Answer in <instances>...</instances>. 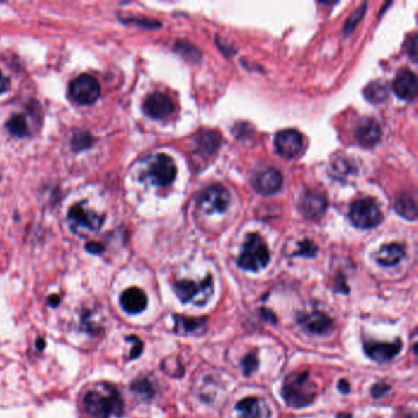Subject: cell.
Segmentation results:
<instances>
[{
    "mask_svg": "<svg viewBox=\"0 0 418 418\" xmlns=\"http://www.w3.org/2000/svg\"><path fill=\"white\" fill-rule=\"evenodd\" d=\"M77 409L81 418L120 417L124 411V400L116 385L102 380L93 381L79 393Z\"/></svg>",
    "mask_w": 418,
    "mask_h": 418,
    "instance_id": "cell-1",
    "label": "cell"
},
{
    "mask_svg": "<svg viewBox=\"0 0 418 418\" xmlns=\"http://www.w3.org/2000/svg\"><path fill=\"white\" fill-rule=\"evenodd\" d=\"M281 393L289 407L303 409L315 400L318 388L308 372H294L285 379Z\"/></svg>",
    "mask_w": 418,
    "mask_h": 418,
    "instance_id": "cell-2",
    "label": "cell"
},
{
    "mask_svg": "<svg viewBox=\"0 0 418 418\" xmlns=\"http://www.w3.org/2000/svg\"><path fill=\"white\" fill-rule=\"evenodd\" d=\"M269 261L270 252L264 240L256 233L249 235L238 258L240 268L256 273L264 269L265 266L269 264Z\"/></svg>",
    "mask_w": 418,
    "mask_h": 418,
    "instance_id": "cell-3",
    "label": "cell"
},
{
    "mask_svg": "<svg viewBox=\"0 0 418 418\" xmlns=\"http://www.w3.org/2000/svg\"><path fill=\"white\" fill-rule=\"evenodd\" d=\"M174 292L183 303H194L195 306H204L214 294V282L211 276L200 282L182 280L174 285Z\"/></svg>",
    "mask_w": 418,
    "mask_h": 418,
    "instance_id": "cell-4",
    "label": "cell"
},
{
    "mask_svg": "<svg viewBox=\"0 0 418 418\" xmlns=\"http://www.w3.org/2000/svg\"><path fill=\"white\" fill-rule=\"evenodd\" d=\"M101 87L96 79L87 74H82L74 79L69 85V96L77 105L89 106L98 100Z\"/></svg>",
    "mask_w": 418,
    "mask_h": 418,
    "instance_id": "cell-5",
    "label": "cell"
},
{
    "mask_svg": "<svg viewBox=\"0 0 418 418\" xmlns=\"http://www.w3.org/2000/svg\"><path fill=\"white\" fill-rule=\"evenodd\" d=\"M350 220L360 228H373L383 220V214L373 199H360L352 204Z\"/></svg>",
    "mask_w": 418,
    "mask_h": 418,
    "instance_id": "cell-6",
    "label": "cell"
},
{
    "mask_svg": "<svg viewBox=\"0 0 418 418\" xmlns=\"http://www.w3.org/2000/svg\"><path fill=\"white\" fill-rule=\"evenodd\" d=\"M177 174V167L174 159L164 154L156 155L150 159L148 166V178L157 187H169Z\"/></svg>",
    "mask_w": 418,
    "mask_h": 418,
    "instance_id": "cell-7",
    "label": "cell"
},
{
    "mask_svg": "<svg viewBox=\"0 0 418 418\" xmlns=\"http://www.w3.org/2000/svg\"><path fill=\"white\" fill-rule=\"evenodd\" d=\"M67 221L74 232H96L101 228L103 216L84 207V204H77L70 207L67 212Z\"/></svg>",
    "mask_w": 418,
    "mask_h": 418,
    "instance_id": "cell-8",
    "label": "cell"
},
{
    "mask_svg": "<svg viewBox=\"0 0 418 418\" xmlns=\"http://www.w3.org/2000/svg\"><path fill=\"white\" fill-rule=\"evenodd\" d=\"M231 202V195L222 185L207 188L199 197V207L207 214H222L227 210Z\"/></svg>",
    "mask_w": 418,
    "mask_h": 418,
    "instance_id": "cell-9",
    "label": "cell"
},
{
    "mask_svg": "<svg viewBox=\"0 0 418 418\" xmlns=\"http://www.w3.org/2000/svg\"><path fill=\"white\" fill-rule=\"evenodd\" d=\"M275 148L280 156L285 159H294L302 151V135L297 130H282L275 138Z\"/></svg>",
    "mask_w": 418,
    "mask_h": 418,
    "instance_id": "cell-10",
    "label": "cell"
},
{
    "mask_svg": "<svg viewBox=\"0 0 418 418\" xmlns=\"http://www.w3.org/2000/svg\"><path fill=\"white\" fill-rule=\"evenodd\" d=\"M327 197L322 192L309 190L299 202V211L307 220L317 221L327 211Z\"/></svg>",
    "mask_w": 418,
    "mask_h": 418,
    "instance_id": "cell-11",
    "label": "cell"
},
{
    "mask_svg": "<svg viewBox=\"0 0 418 418\" xmlns=\"http://www.w3.org/2000/svg\"><path fill=\"white\" fill-rule=\"evenodd\" d=\"M252 183L256 192L263 195H271L281 189L282 177L277 169L265 167L254 174Z\"/></svg>",
    "mask_w": 418,
    "mask_h": 418,
    "instance_id": "cell-12",
    "label": "cell"
},
{
    "mask_svg": "<svg viewBox=\"0 0 418 418\" xmlns=\"http://www.w3.org/2000/svg\"><path fill=\"white\" fill-rule=\"evenodd\" d=\"M145 115L149 116L152 119H164L172 115L174 106V102L167 95L156 92L150 95L144 102Z\"/></svg>",
    "mask_w": 418,
    "mask_h": 418,
    "instance_id": "cell-13",
    "label": "cell"
},
{
    "mask_svg": "<svg viewBox=\"0 0 418 418\" xmlns=\"http://www.w3.org/2000/svg\"><path fill=\"white\" fill-rule=\"evenodd\" d=\"M299 324L301 327L311 334L324 335L332 330V318L324 312L313 311V312L303 313L299 315Z\"/></svg>",
    "mask_w": 418,
    "mask_h": 418,
    "instance_id": "cell-14",
    "label": "cell"
},
{
    "mask_svg": "<svg viewBox=\"0 0 418 418\" xmlns=\"http://www.w3.org/2000/svg\"><path fill=\"white\" fill-rule=\"evenodd\" d=\"M401 346L403 344L400 340L394 342L367 341L365 344V351L367 356L373 360L388 362L399 353Z\"/></svg>",
    "mask_w": 418,
    "mask_h": 418,
    "instance_id": "cell-15",
    "label": "cell"
},
{
    "mask_svg": "<svg viewBox=\"0 0 418 418\" xmlns=\"http://www.w3.org/2000/svg\"><path fill=\"white\" fill-rule=\"evenodd\" d=\"M395 95L405 101H412L417 96V79L411 70L404 69L395 77L393 84Z\"/></svg>",
    "mask_w": 418,
    "mask_h": 418,
    "instance_id": "cell-16",
    "label": "cell"
},
{
    "mask_svg": "<svg viewBox=\"0 0 418 418\" xmlns=\"http://www.w3.org/2000/svg\"><path fill=\"white\" fill-rule=\"evenodd\" d=\"M120 308L128 314H139L148 307V296L139 287H130L122 292L119 297Z\"/></svg>",
    "mask_w": 418,
    "mask_h": 418,
    "instance_id": "cell-17",
    "label": "cell"
},
{
    "mask_svg": "<svg viewBox=\"0 0 418 418\" xmlns=\"http://www.w3.org/2000/svg\"><path fill=\"white\" fill-rule=\"evenodd\" d=\"M270 410L264 400L245 398L236 405V418H270Z\"/></svg>",
    "mask_w": 418,
    "mask_h": 418,
    "instance_id": "cell-18",
    "label": "cell"
},
{
    "mask_svg": "<svg viewBox=\"0 0 418 418\" xmlns=\"http://www.w3.org/2000/svg\"><path fill=\"white\" fill-rule=\"evenodd\" d=\"M381 129L380 125L372 118H363L356 128V139L365 148L374 146L380 140Z\"/></svg>",
    "mask_w": 418,
    "mask_h": 418,
    "instance_id": "cell-19",
    "label": "cell"
},
{
    "mask_svg": "<svg viewBox=\"0 0 418 418\" xmlns=\"http://www.w3.org/2000/svg\"><path fill=\"white\" fill-rule=\"evenodd\" d=\"M207 318L174 315V332L182 335H200L207 330Z\"/></svg>",
    "mask_w": 418,
    "mask_h": 418,
    "instance_id": "cell-20",
    "label": "cell"
},
{
    "mask_svg": "<svg viewBox=\"0 0 418 418\" xmlns=\"http://www.w3.org/2000/svg\"><path fill=\"white\" fill-rule=\"evenodd\" d=\"M405 256V248L401 244L384 245L377 254V261L383 266H394L399 264Z\"/></svg>",
    "mask_w": 418,
    "mask_h": 418,
    "instance_id": "cell-21",
    "label": "cell"
},
{
    "mask_svg": "<svg viewBox=\"0 0 418 418\" xmlns=\"http://www.w3.org/2000/svg\"><path fill=\"white\" fill-rule=\"evenodd\" d=\"M197 146L199 154L209 157L216 152L220 146V136L215 131L204 130L197 136Z\"/></svg>",
    "mask_w": 418,
    "mask_h": 418,
    "instance_id": "cell-22",
    "label": "cell"
},
{
    "mask_svg": "<svg viewBox=\"0 0 418 418\" xmlns=\"http://www.w3.org/2000/svg\"><path fill=\"white\" fill-rule=\"evenodd\" d=\"M395 210L399 215L405 217V218H409L411 221L416 220V216H417L416 202H414L412 197H410L409 194H401V195L396 197Z\"/></svg>",
    "mask_w": 418,
    "mask_h": 418,
    "instance_id": "cell-23",
    "label": "cell"
},
{
    "mask_svg": "<svg viewBox=\"0 0 418 418\" xmlns=\"http://www.w3.org/2000/svg\"><path fill=\"white\" fill-rule=\"evenodd\" d=\"M363 95L367 98V101L378 105L388 98V89L381 82H370V85H367L363 90Z\"/></svg>",
    "mask_w": 418,
    "mask_h": 418,
    "instance_id": "cell-24",
    "label": "cell"
},
{
    "mask_svg": "<svg viewBox=\"0 0 418 418\" xmlns=\"http://www.w3.org/2000/svg\"><path fill=\"white\" fill-rule=\"evenodd\" d=\"M6 128H8L10 134L16 136V138H24V136L29 134L27 122L25 119V117L21 116V115H14V116L11 117L6 123Z\"/></svg>",
    "mask_w": 418,
    "mask_h": 418,
    "instance_id": "cell-25",
    "label": "cell"
},
{
    "mask_svg": "<svg viewBox=\"0 0 418 418\" xmlns=\"http://www.w3.org/2000/svg\"><path fill=\"white\" fill-rule=\"evenodd\" d=\"M93 139L91 135L86 131H79L72 136V146L74 151H84V150L91 148Z\"/></svg>",
    "mask_w": 418,
    "mask_h": 418,
    "instance_id": "cell-26",
    "label": "cell"
},
{
    "mask_svg": "<svg viewBox=\"0 0 418 418\" xmlns=\"http://www.w3.org/2000/svg\"><path fill=\"white\" fill-rule=\"evenodd\" d=\"M133 390L136 394L144 398V399H150L154 396L155 389L154 385L151 384V381L146 378H141L138 379L133 384Z\"/></svg>",
    "mask_w": 418,
    "mask_h": 418,
    "instance_id": "cell-27",
    "label": "cell"
},
{
    "mask_svg": "<svg viewBox=\"0 0 418 418\" xmlns=\"http://www.w3.org/2000/svg\"><path fill=\"white\" fill-rule=\"evenodd\" d=\"M176 51L184 58H188L189 60H192V62L199 60L200 55H202L195 47H192V44H188V42H178V44H176Z\"/></svg>",
    "mask_w": 418,
    "mask_h": 418,
    "instance_id": "cell-28",
    "label": "cell"
},
{
    "mask_svg": "<svg viewBox=\"0 0 418 418\" xmlns=\"http://www.w3.org/2000/svg\"><path fill=\"white\" fill-rule=\"evenodd\" d=\"M242 368H243L244 375H250L252 373H254L256 368H258V358L255 356V353H249L242 360Z\"/></svg>",
    "mask_w": 418,
    "mask_h": 418,
    "instance_id": "cell-29",
    "label": "cell"
},
{
    "mask_svg": "<svg viewBox=\"0 0 418 418\" xmlns=\"http://www.w3.org/2000/svg\"><path fill=\"white\" fill-rule=\"evenodd\" d=\"M365 4H363L362 6H360V8H358V9H357L356 11L353 13V14H352L351 18L348 19V21H347L346 27H345L346 34H351L352 31L355 30L357 24H358V22L360 21V19H362V16L365 15Z\"/></svg>",
    "mask_w": 418,
    "mask_h": 418,
    "instance_id": "cell-30",
    "label": "cell"
},
{
    "mask_svg": "<svg viewBox=\"0 0 418 418\" xmlns=\"http://www.w3.org/2000/svg\"><path fill=\"white\" fill-rule=\"evenodd\" d=\"M317 253V247L314 245V243L312 242H309V240H306V242H303L301 247H299V252L297 253H294V255H303V256H314Z\"/></svg>",
    "mask_w": 418,
    "mask_h": 418,
    "instance_id": "cell-31",
    "label": "cell"
},
{
    "mask_svg": "<svg viewBox=\"0 0 418 418\" xmlns=\"http://www.w3.org/2000/svg\"><path fill=\"white\" fill-rule=\"evenodd\" d=\"M390 390V386L385 383H379V384H375L372 389V395L374 396L375 399H379L383 395L386 394Z\"/></svg>",
    "mask_w": 418,
    "mask_h": 418,
    "instance_id": "cell-32",
    "label": "cell"
},
{
    "mask_svg": "<svg viewBox=\"0 0 418 418\" xmlns=\"http://www.w3.org/2000/svg\"><path fill=\"white\" fill-rule=\"evenodd\" d=\"M86 250L92 253V254H100L105 250V247L100 244V243H97V242H90L86 244Z\"/></svg>",
    "mask_w": 418,
    "mask_h": 418,
    "instance_id": "cell-33",
    "label": "cell"
},
{
    "mask_svg": "<svg viewBox=\"0 0 418 418\" xmlns=\"http://www.w3.org/2000/svg\"><path fill=\"white\" fill-rule=\"evenodd\" d=\"M10 90V80L5 77L3 72H0V95H3L5 92Z\"/></svg>",
    "mask_w": 418,
    "mask_h": 418,
    "instance_id": "cell-34",
    "label": "cell"
},
{
    "mask_svg": "<svg viewBox=\"0 0 418 418\" xmlns=\"http://www.w3.org/2000/svg\"><path fill=\"white\" fill-rule=\"evenodd\" d=\"M409 44H411V46H409V54L411 55L412 60H416V58H417V51H416V48H417V41H416L414 34L409 39Z\"/></svg>",
    "mask_w": 418,
    "mask_h": 418,
    "instance_id": "cell-35",
    "label": "cell"
},
{
    "mask_svg": "<svg viewBox=\"0 0 418 418\" xmlns=\"http://www.w3.org/2000/svg\"><path fill=\"white\" fill-rule=\"evenodd\" d=\"M339 390H341L342 393H348L350 391V384L347 383L346 380H340L339 383Z\"/></svg>",
    "mask_w": 418,
    "mask_h": 418,
    "instance_id": "cell-36",
    "label": "cell"
},
{
    "mask_svg": "<svg viewBox=\"0 0 418 418\" xmlns=\"http://www.w3.org/2000/svg\"><path fill=\"white\" fill-rule=\"evenodd\" d=\"M337 418H351V416L347 414H339V416H337Z\"/></svg>",
    "mask_w": 418,
    "mask_h": 418,
    "instance_id": "cell-37",
    "label": "cell"
},
{
    "mask_svg": "<svg viewBox=\"0 0 418 418\" xmlns=\"http://www.w3.org/2000/svg\"><path fill=\"white\" fill-rule=\"evenodd\" d=\"M406 418H414V416H406Z\"/></svg>",
    "mask_w": 418,
    "mask_h": 418,
    "instance_id": "cell-38",
    "label": "cell"
}]
</instances>
